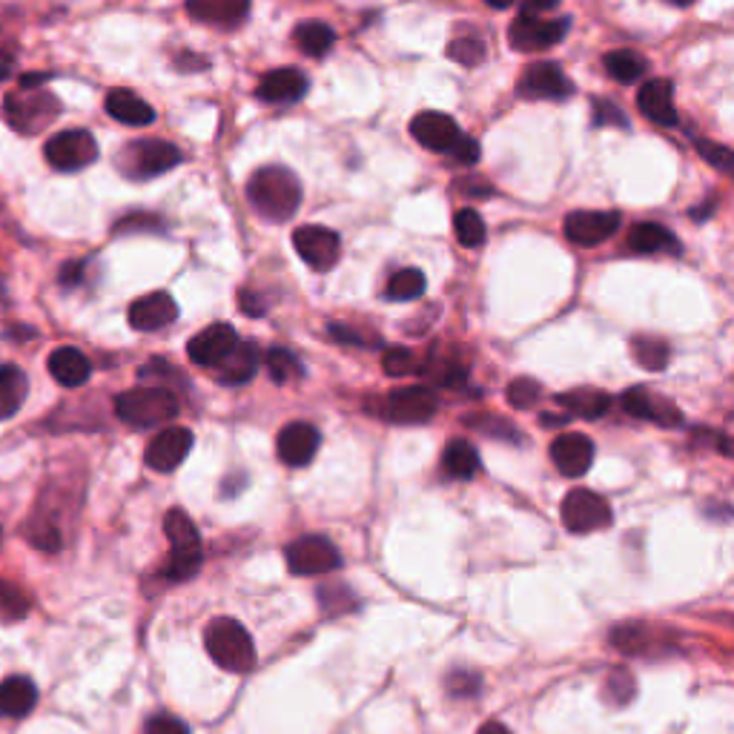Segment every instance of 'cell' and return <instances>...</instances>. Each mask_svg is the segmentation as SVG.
<instances>
[{
    "instance_id": "d4e9b609",
    "label": "cell",
    "mask_w": 734,
    "mask_h": 734,
    "mask_svg": "<svg viewBox=\"0 0 734 734\" xmlns=\"http://www.w3.org/2000/svg\"><path fill=\"white\" fill-rule=\"evenodd\" d=\"M38 703V688L29 677L23 674H14L0 683V717H12V721H21Z\"/></svg>"
},
{
    "instance_id": "1f68e13d",
    "label": "cell",
    "mask_w": 734,
    "mask_h": 734,
    "mask_svg": "<svg viewBox=\"0 0 734 734\" xmlns=\"http://www.w3.org/2000/svg\"><path fill=\"white\" fill-rule=\"evenodd\" d=\"M605 69L609 76L620 83H637L648 72V61L634 49H614L605 56Z\"/></svg>"
},
{
    "instance_id": "44dd1931",
    "label": "cell",
    "mask_w": 734,
    "mask_h": 734,
    "mask_svg": "<svg viewBox=\"0 0 734 734\" xmlns=\"http://www.w3.org/2000/svg\"><path fill=\"white\" fill-rule=\"evenodd\" d=\"M637 107L648 121L660 127L677 124V110H674V83L666 78L645 81L637 92Z\"/></svg>"
},
{
    "instance_id": "4316f807",
    "label": "cell",
    "mask_w": 734,
    "mask_h": 734,
    "mask_svg": "<svg viewBox=\"0 0 734 734\" xmlns=\"http://www.w3.org/2000/svg\"><path fill=\"white\" fill-rule=\"evenodd\" d=\"M103 107H107L110 118H115V121H121V124L127 127H147L155 121V110H152L144 98H138L135 92L130 90H112Z\"/></svg>"
},
{
    "instance_id": "7a4b0ae2",
    "label": "cell",
    "mask_w": 734,
    "mask_h": 734,
    "mask_svg": "<svg viewBox=\"0 0 734 734\" xmlns=\"http://www.w3.org/2000/svg\"><path fill=\"white\" fill-rule=\"evenodd\" d=\"M207 654L215 660V666L233 674H248L255 666V645L248 629L233 617H215L204 632Z\"/></svg>"
},
{
    "instance_id": "f546056e",
    "label": "cell",
    "mask_w": 734,
    "mask_h": 734,
    "mask_svg": "<svg viewBox=\"0 0 734 734\" xmlns=\"http://www.w3.org/2000/svg\"><path fill=\"white\" fill-rule=\"evenodd\" d=\"M293 41L304 56L322 58L328 56L333 43H336V32L322 21H304L293 29Z\"/></svg>"
},
{
    "instance_id": "f907efd6",
    "label": "cell",
    "mask_w": 734,
    "mask_h": 734,
    "mask_svg": "<svg viewBox=\"0 0 734 734\" xmlns=\"http://www.w3.org/2000/svg\"><path fill=\"white\" fill-rule=\"evenodd\" d=\"M563 0H522V14H531V18H540L543 12H554Z\"/></svg>"
},
{
    "instance_id": "277c9868",
    "label": "cell",
    "mask_w": 734,
    "mask_h": 734,
    "mask_svg": "<svg viewBox=\"0 0 734 734\" xmlns=\"http://www.w3.org/2000/svg\"><path fill=\"white\" fill-rule=\"evenodd\" d=\"M181 150L170 141H161V138H141V141H132L121 150L118 155V167L124 172L127 179H155V175H164L167 170L181 164Z\"/></svg>"
},
{
    "instance_id": "11a10c76",
    "label": "cell",
    "mask_w": 734,
    "mask_h": 734,
    "mask_svg": "<svg viewBox=\"0 0 734 734\" xmlns=\"http://www.w3.org/2000/svg\"><path fill=\"white\" fill-rule=\"evenodd\" d=\"M565 419H569V416H551V413H543V416H540V422H543L545 428H556V425H563Z\"/></svg>"
},
{
    "instance_id": "5bb4252c",
    "label": "cell",
    "mask_w": 734,
    "mask_h": 734,
    "mask_svg": "<svg viewBox=\"0 0 734 734\" xmlns=\"http://www.w3.org/2000/svg\"><path fill=\"white\" fill-rule=\"evenodd\" d=\"M192 451V431L187 428H164L155 440L147 445V465L159 474H170Z\"/></svg>"
},
{
    "instance_id": "4dcf8cb0",
    "label": "cell",
    "mask_w": 734,
    "mask_h": 734,
    "mask_svg": "<svg viewBox=\"0 0 734 734\" xmlns=\"http://www.w3.org/2000/svg\"><path fill=\"white\" fill-rule=\"evenodd\" d=\"M442 465H445V471L453 480H471V476H476V471H480V453H476V448L471 445V442L453 440L448 442Z\"/></svg>"
},
{
    "instance_id": "4fadbf2b",
    "label": "cell",
    "mask_w": 734,
    "mask_h": 734,
    "mask_svg": "<svg viewBox=\"0 0 734 734\" xmlns=\"http://www.w3.org/2000/svg\"><path fill=\"white\" fill-rule=\"evenodd\" d=\"M516 92L522 98H543V101H563L574 92L571 81L565 78V72L556 63L551 61H540L531 63L525 72L520 76V83H516Z\"/></svg>"
},
{
    "instance_id": "816d5d0a",
    "label": "cell",
    "mask_w": 734,
    "mask_h": 734,
    "mask_svg": "<svg viewBox=\"0 0 734 734\" xmlns=\"http://www.w3.org/2000/svg\"><path fill=\"white\" fill-rule=\"evenodd\" d=\"M239 302H241V308H244V313H248V316H264V302H261L255 293H250V290H241Z\"/></svg>"
},
{
    "instance_id": "74e56055",
    "label": "cell",
    "mask_w": 734,
    "mask_h": 734,
    "mask_svg": "<svg viewBox=\"0 0 734 734\" xmlns=\"http://www.w3.org/2000/svg\"><path fill=\"white\" fill-rule=\"evenodd\" d=\"M632 353L634 362L645 368V371H663L668 364V344L663 339L637 336L632 342Z\"/></svg>"
},
{
    "instance_id": "5b68a950",
    "label": "cell",
    "mask_w": 734,
    "mask_h": 734,
    "mask_svg": "<svg viewBox=\"0 0 734 734\" xmlns=\"http://www.w3.org/2000/svg\"><path fill=\"white\" fill-rule=\"evenodd\" d=\"M61 115V103L52 92H21V95H9L3 103V118L9 121V127L23 135H32V132H41L43 127H49L56 118Z\"/></svg>"
},
{
    "instance_id": "ee69618b",
    "label": "cell",
    "mask_w": 734,
    "mask_h": 734,
    "mask_svg": "<svg viewBox=\"0 0 734 734\" xmlns=\"http://www.w3.org/2000/svg\"><path fill=\"white\" fill-rule=\"evenodd\" d=\"M540 396H543V388H540L536 379L520 376L509 384V402L516 408V411H525V408L536 405Z\"/></svg>"
},
{
    "instance_id": "8fae6325",
    "label": "cell",
    "mask_w": 734,
    "mask_h": 734,
    "mask_svg": "<svg viewBox=\"0 0 734 734\" xmlns=\"http://www.w3.org/2000/svg\"><path fill=\"white\" fill-rule=\"evenodd\" d=\"M569 18H556V21H543V18H531V14H520L511 23V47L520 52H543V49L556 47L569 32Z\"/></svg>"
},
{
    "instance_id": "52a82bcc",
    "label": "cell",
    "mask_w": 734,
    "mask_h": 734,
    "mask_svg": "<svg viewBox=\"0 0 734 734\" xmlns=\"http://www.w3.org/2000/svg\"><path fill=\"white\" fill-rule=\"evenodd\" d=\"M342 565V554L328 536H302L288 545V569L295 576H322Z\"/></svg>"
},
{
    "instance_id": "f5cc1de1",
    "label": "cell",
    "mask_w": 734,
    "mask_h": 734,
    "mask_svg": "<svg viewBox=\"0 0 734 734\" xmlns=\"http://www.w3.org/2000/svg\"><path fill=\"white\" fill-rule=\"evenodd\" d=\"M330 336L344 344H368V339L356 336V330L344 328V324H330Z\"/></svg>"
},
{
    "instance_id": "6da1fadb",
    "label": "cell",
    "mask_w": 734,
    "mask_h": 734,
    "mask_svg": "<svg viewBox=\"0 0 734 734\" xmlns=\"http://www.w3.org/2000/svg\"><path fill=\"white\" fill-rule=\"evenodd\" d=\"M248 199L268 221H288L302 204V181L288 167H261L250 175Z\"/></svg>"
},
{
    "instance_id": "7402d4cb",
    "label": "cell",
    "mask_w": 734,
    "mask_h": 734,
    "mask_svg": "<svg viewBox=\"0 0 734 734\" xmlns=\"http://www.w3.org/2000/svg\"><path fill=\"white\" fill-rule=\"evenodd\" d=\"M304 92H308V78H304V72H299V69L293 67L273 69V72H268L259 83L261 101L275 103V107H288V103L302 101Z\"/></svg>"
},
{
    "instance_id": "30bf717a",
    "label": "cell",
    "mask_w": 734,
    "mask_h": 734,
    "mask_svg": "<svg viewBox=\"0 0 734 734\" xmlns=\"http://www.w3.org/2000/svg\"><path fill=\"white\" fill-rule=\"evenodd\" d=\"M623 215L614 210H576L565 215V239L576 248H597L620 230Z\"/></svg>"
},
{
    "instance_id": "484cf974",
    "label": "cell",
    "mask_w": 734,
    "mask_h": 734,
    "mask_svg": "<svg viewBox=\"0 0 734 734\" xmlns=\"http://www.w3.org/2000/svg\"><path fill=\"white\" fill-rule=\"evenodd\" d=\"M47 368L49 376L56 379L58 384H63V388H81L92 373L90 359L83 356L78 348H58V351H52Z\"/></svg>"
},
{
    "instance_id": "7bdbcfd3",
    "label": "cell",
    "mask_w": 734,
    "mask_h": 734,
    "mask_svg": "<svg viewBox=\"0 0 734 734\" xmlns=\"http://www.w3.org/2000/svg\"><path fill=\"white\" fill-rule=\"evenodd\" d=\"M448 58L456 63H462V67H476V63L485 61V43L480 41V38H456V41L448 47Z\"/></svg>"
},
{
    "instance_id": "d590c367",
    "label": "cell",
    "mask_w": 734,
    "mask_h": 734,
    "mask_svg": "<svg viewBox=\"0 0 734 734\" xmlns=\"http://www.w3.org/2000/svg\"><path fill=\"white\" fill-rule=\"evenodd\" d=\"M201 563H204V551L201 549H172L164 565V576L172 583H184V580H192L199 574Z\"/></svg>"
},
{
    "instance_id": "8d00e7d4",
    "label": "cell",
    "mask_w": 734,
    "mask_h": 734,
    "mask_svg": "<svg viewBox=\"0 0 734 734\" xmlns=\"http://www.w3.org/2000/svg\"><path fill=\"white\" fill-rule=\"evenodd\" d=\"M422 293H425V275H422V270L413 268L393 273L391 282H388V290H384V295L393 299V302H413V299H419Z\"/></svg>"
},
{
    "instance_id": "2e32d148",
    "label": "cell",
    "mask_w": 734,
    "mask_h": 734,
    "mask_svg": "<svg viewBox=\"0 0 734 734\" xmlns=\"http://www.w3.org/2000/svg\"><path fill=\"white\" fill-rule=\"evenodd\" d=\"M551 460L560 474L576 480V476L589 474L591 462H594V442L585 433H563L551 442Z\"/></svg>"
},
{
    "instance_id": "3957f363",
    "label": "cell",
    "mask_w": 734,
    "mask_h": 734,
    "mask_svg": "<svg viewBox=\"0 0 734 734\" xmlns=\"http://www.w3.org/2000/svg\"><path fill=\"white\" fill-rule=\"evenodd\" d=\"M115 413L130 428L147 431L179 416V399L167 388H132L115 399Z\"/></svg>"
},
{
    "instance_id": "6f0895ef",
    "label": "cell",
    "mask_w": 734,
    "mask_h": 734,
    "mask_svg": "<svg viewBox=\"0 0 734 734\" xmlns=\"http://www.w3.org/2000/svg\"><path fill=\"white\" fill-rule=\"evenodd\" d=\"M668 3H674V7H692L694 0H668Z\"/></svg>"
},
{
    "instance_id": "8992f818",
    "label": "cell",
    "mask_w": 734,
    "mask_h": 734,
    "mask_svg": "<svg viewBox=\"0 0 734 734\" xmlns=\"http://www.w3.org/2000/svg\"><path fill=\"white\" fill-rule=\"evenodd\" d=\"M563 522L571 534H594L611 525V505L605 496L574 487L563 500Z\"/></svg>"
},
{
    "instance_id": "836d02e7",
    "label": "cell",
    "mask_w": 734,
    "mask_h": 734,
    "mask_svg": "<svg viewBox=\"0 0 734 734\" xmlns=\"http://www.w3.org/2000/svg\"><path fill=\"white\" fill-rule=\"evenodd\" d=\"M164 531L172 549H201L199 529H195V522L190 520V514H184L181 509H172L170 514L164 516Z\"/></svg>"
},
{
    "instance_id": "d6986e66",
    "label": "cell",
    "mask_w": 734,
    "mask_h": 734,
    "mask_svg": "<svg viewBox=\"0 0 734 734\" xmlns=\"http://www.w3.org/2000/svg\"><path fill=\"white\" fill-rule=\"evenodd\" d=\"M623 408L625 413H632L637 419H648L654 425L660 428H677L683 425V413L663 396H654L652 391H645V388H632V391H625L623 396Z\"/></svg>"
},
{
    "instance_id": "f6af8a7d",
    "label": "cell",
    "mask_w": 734,
    "mask_h": 734,
    "mask_svg": "<svg viewBox=\"0 0 734 734\" xmlns=\"http://www.w3.org/2000/svg\"><path fill=\"white\" fill-rule=\"evenodd\" d=\"M467 425L476 428V431H485L491 433V436H496V440H514L520 442V433L511 428V422H505V419H496V416H467Z\"/></svg>"
},
{
    "instance_id": "83f0119b",
    "label": "cell",
    "mask_w": 734,
    "mask_h": 734,
    "mask_svg": "<svg viewBox=\"0 0 734 734\" xmlns=\"http://www.w3.org/2000/svg\"><path fill=\"white\" fill-rule=\"evenodd\" d=\"M29 393V379L18 364L0 368V419H12L21 411Z\"/></svg>"
},
{
    "instance_id": "d6a6232c",
    "label": "cell",
    "mask_w": 734,
    "mask_h": 734,
    "mask_svg": "<svg viewBox=\"0 0 734 734\" xmlns=\"http://www.w3.org/2000/svg\"><path fill=\"white\" fill-rule=\"evenodd\" d=\"M629 248H632L634 253H660V250L674 248V235L668 233L663 224L645 221V224L632 227V233H629Z\"/></svg>"
},
{
    "instance_id": "ab89813d",
    "label": "cell",
    "mask_w": 734,
    "mask_h": 734,
    "mask_svg": "<svg viewBox=\"0 0 734 734\" xmlns=\"http://www.w3.org/2000/svg\"><path fill=\"white\" fill-rule=\"evenodd\" d=\"M268 368L275 384H288L293 382V379L302 376V364H299V359H295L290 351H284V348H275V351L268 353Z\"/></svg>"
},
{
    "instance_id": "e0dca14e",
    "label": "cell",
    "mask_w": 734,
    "mask_h": 734,
    "mask_svg": "<svg viewBox=\"0 0 734 734\" xmlns=\"http://www.w3.org/2000/svg\"><path fill=\"white\" fill-rule=\"evenodd\" d=\"M319 445H322V436H319V431L310 425V422H290V425L282 428L279 442H275L279 456H282L284 465L290 467L310 465L313 456H316Z\"/></svg>"
},
{
    "instance_id": "b9f144b4",
    "label": "cell",
    "mask_w": 734,
    "mask_h": 734,
    "mask_svg": "<svg viewBox=\"0 0 734 734\" xmlns=\"http://www.w3.org/2000/svg\"><path fill=\"white\" fill-rule=\"evenodd\" d=\"M29 611V600L21 589L14 583H7V580H0V617L7 620H21L27 617Z\"/></svg>"
},
{
    "instance_id": "f35d334b",
    "label": "cell",
    "mask_w": 734,
    "mask_h": 734,
    "mask_svg": "<svg viewBox=\"0 0 734 734\" xmlns=\"http://www.w3.org/2000/svg\"><path fill=\"white\" fill-rule=\"evenodd\" d=\"M422 373H428V376L436 379V384H442V388L462 384L467 376L465 364H462L456 356H433L431 362L422 364Z\"/></svg>"
},
{
    "instance_id": "60d3db41",
    "label": "cell",
    "mask_w": 734,
    "mask_h": 734,
    "mask_svg": "<svg viewBox=\"0 0 734 734\" xmlns=\"http://www.w3.org/2000/svg\"><path fill=\"white\" fill-rule=\"evenodd\" d=\"M422 359L416 356L408 348H391V351L384 353L382 368L384 373H391V376H411V373H422Z\"/></svg>"
},
{
    "instance_id": "ba28073f",
    "label": "cell",
    "mask_w": 734,
    "mask_h": 734,
    "mask_svg": "<svg viewBox=\"0 0 734 734\" xmlns=\"http://www.w3.org/2000/svg\"><path fill=\"white\" fill-rule=\"evenodd\" d=\"M43 152H47V161L56 167L58 172H78L98 159V144L92 132L67 130L58 132L56 138H49V144Z\"/></svg>"
},
{
    "instance_id": "c3c4849f",
    "label": "cell",
    "mask_w": 734,
    "mask_h": 734,
    "mask_svg": "<svg viewBox=\"0 0 734 734\" xmlns=\"http://www.w3.org/2000/svg\"><path fill=\"white\" fill-rule=\"evenodd\" d=\"M451 155L456 161H460V164H476V161H480V155H482V150H480V144H476V138H471V135H460V141H456V144H453V150H451Z\"/></svg>"
},
{
    "instance_id": "cb8c5ba5",
    "label": "cell",
    "mask_w": 734,
    "mask_h": 734,
    "mask_svg": "<svg viewBox=\"0 0 734 734\" xmlns=\"http://www.w3.org/2000/svg\"><path fill=\"white\" fill-rule=\"evenodd\" d=\"M255 371H259V348L253 342H239L224 362L215 364V379L219 384L235 388V384H248Z\"/></svg>"
},
{
    "instance_id": "f1b7e54d",
    "label": "cell",
    "mask_w": 734,
    "mask_h": 734,
    "mask_svg": "<svg viewBox=\"0 0 734 734\" xmlns=\"http://www.w3.org/2000/svg\"><path fill=\"white\" fill-rule=\"evenodd\" d=\"M556 402H560V405H563L569 413H574V416H583V419H597L611 408L609 393L594 391V388H580V391L560 393Z\"/></svg>"
},
{
    "instance_id": "603a6c76",
    "label": "cell",
    "mask_w": 734,
    "mask_h": 734,
    "mask_svg": "<svg viewBox=\"0 0 734 734\" xmlns=\"http://www.w3.org/2000/svg\"><path fill=\"white\" fill-rule=\"evenodd\" d=\"M192 21L213 27H239L248 21L250 0H187Z\"/></svg>"
},
{
    "instance_id": "9a60e30c",
    "label": "cell",
    "mask_w": 734,
    "mask_h": 734,
    "mask_svg": "<svg viewBox=\"0 0 734 734\" xmlns=\"http://www.w3.org/2000/svg\"><path fill=\"white\" fill-rule=\"evenodd\" d=\"M235 344H239V333L230 324L219 322L201 330L199 336H192L190 344H187V353L201 368H215L230 356Z\"/></svg>"
},
{
    "instance_id": "ffe728a7",
    "label": "cell",
    "mask_w": 734,
    "mask_h": 734,
    "mask_svg": "<svg viewBox=\"0 0 734 734\" xmlns=\"http://www.w3.org/2000/svg\"><path fill=\"white\" fill-rule=\"evenodd\" d=\"M179 319V304L170 293H150L141 295L130 308V324L141 333H152Z\"/></svg>"
},
{
    "instance_id": "bcb514c9",
    "label": "cell",
    "mask_w": 734,
    "mask_h": 734,
    "mask_svg": "<svg viewBox=\"0 0 734 734\" xmlns=\"http://www.w3.org/2000/svg\"><path fill=\"white\" fill-rule=\"evenodd\" d=\"M697 152L703 155V161H708L712 167H717L721 172L734 170V155L728 147L714 144V141H697Z\"/></svg>"
},
{
    "instance_id": "9c48e42d",
    "label": "cell",
    "mask_w": 734,
    "mask_h": 734,
    "mask_svg": "<svg viewBox=\"0 0 734 734\" xmlns=\"http://www.w3.org/2000/svg\"><path fill=\"white\" fill-rule=\"evenodd\" d=\"M436 413V396L428 388H399L382 402V416L393 425H425Z\"/></svg>"
},
{
    "instance_id": "ac0fdd59",
    "label": "cell",
    "mask_w": 734,
    "mask_h": 734,
    "mask_svg": "<svg viewBox=\"0 0 734 734\" xmlns=\"http://www.w3.org/2000/svg\"><path fill=\"white\" fill-rule=\"evenodd\" d=\"M411 135L431 152H451L460 141V127L445 112H419L411 121Z\"/></svg>"
},
{
    "instance_id": "7dc6e473",
    "label": "cell",
    "mask_w": 734,
    "mask_h": 734,
    "mask_svg": "<svg viewBox=\"0 0 734 734\" xmlns=\"http://www.w3.org/2000/svg\"><path fill=\"white\" fill-rule=\"evenodd\" d=\"M629 127V118L611 101H594V127Z\"/></svg>"
},
{
    "instance_id": "7c38bea8",
    "label": "cell",
    "mask_w": 734,
    "mask_h": 734,
    "mask_svg": "<svg viewBox=\"0 0 734 734\" xmlns=\"http://www.w3.org/2000/svg\"><path fill=\"white\" fill-rule=\"evenodd\" d=\"M293 248L295 253L302 255L308 261L310 270H316V273H324L339 261V253H342V244H339V235L328 227L319 224H308L299 227L293 233Z\"/></svg>"
},
{
    "instance_id": "db71d44e",
    "label": "cell",
    "mask_w": 734,
    "mask_h": 734,
    "mask_svg": "<svg viewBox=\"0 0 734 734\" xmlns=\"http://www.w3.org/2000/svg\"><path fill=\"white\" fill-rule=\"evenodd\" d=\"M476 734H511V732L505 726H502V723L491 721V723H485V726H482Z\"/></svg>"
},
{
    "instance_id": "681fc988",
    "label": "cell",
    "mask_w": 734,
    "mask_h": 734,
    "mask_svg": "<svg viewBox=\"0 0 734 734\" xmlns=\"http://www.w3.org/2000/svg\"><path fill=\"white\" fill-rule=\"evenodd\" d=\"M144 734H190L187 723H181L179 717H167V714H159V717H152L147 723Z\"/></svg>"
},
{
    "instance_id": "e575fe53",
    "label": "cell",
    "mask_w": 734,
    "mask_h": 734,
    "mask_svg": "<svg viewBox=\"0 0 734 734\" xmlns=\"http://www.w3.org/2000/svg\"><path fill=\"white\" fill-rule=\"evenodd\" d=\"M453 233H456V241H460L462 248L476 250L485 244L487 230L485 221L480 219V213L465 207V210H456V215H453Z\"/></svg>"
},
{
    "instance_id": "9f6ffc18",
    "label": "cell",
    "mask_w": 734,
    "mask_h": 734,
    "mask_svg": "<svg viewBox=\"0 0 734 734\" xmlns=\"http://www.w3.org/2000/svg\"><path fill=\"white\" fill-rule=\"evenodd\" d=\"M487 7H494V9H505V7H511V3H514V0H485Z\"/></svg>"
},
{
    "instance_id": "680465c9",
    "label": "cell",
    "mask_w": 734,
    "mask_h": 734,
    "mask_svg": "<svg viewBox=\"0 0 734 734\" xmlns=\"http://www.w3.org/2000/svg\"><path fill=\"white\" fill-rule=\"evenodd\" d=\"M7 76H9V69L0 63V81H7Z\"/></svg>"
}]
</instances>
